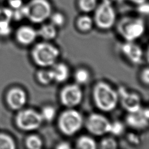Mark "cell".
Here are the masks:
<instances>
[{"mask_svg": "<svg viewBox=\"0 0 149 149\" xmlns=\"http://www.w3.org/2000/svg\"><path fill=\"white\" fill-rule=\"evenodd\" d=\"M51 24L54 26L61 27L62 26L65 22V18L63 14L59 12L54 13L52 15H51Z\"/></svg>", "mask_w": 149, "mask_h": 149, "instance_id": "cell-27", "label": "cell"}, {"mask_svg": "<svg viewBox=\"0 0 149 149\" xmlns=\"http://www.w3.org/2000/svg\"><path fill=\"white\" fill-rule=\"evenodd\" d=\"M26 6V17L34 23H41L51 15V6L47 0H31Z\"/></svg>", "mask_w": 149, "mask_h": 149, "instance_id": "cell-5", "label": "cell"}, {"mask_svg": "<svg viewBox=\"0 0 149 149\" xmlns=\"http://www.w3.org/2000/svg\"><path fill=\"white\" fill-rule=\"evenodd\" d=\"M26 146L29 149H40L42 147L43 142L37 134H31L26 139Z\"/></svg>", "mask_w": 149, "mask_h": 149, "instance_id": "cell-21", "label": "cell"}, {"mask_svg": "<svg viewBox=\"0 0 149 149\" xmlns=\"http://www.w3.org/2000/svg\"><path fill=\"white\" fill-rule=\"evenodd\" d=\"M59 55V49L47 41L37 43L31 51L33 62L41 68L52 66L56 62Z\"/></svg>", "mask_w": 149, "mask_h": 149, "instance_id": "cell-2", "label": "cell"}, {"mask_svg": "<svg viewBox=\"0 0 149 149\" xmlns=\"http://www.w3.org/2000/svg\"><path fill=\"white\" fill-rule=\"evenodd\" d=\"M9 1L10 5L15 9L19 8L23 5L22 0H9Z\"/></svg>", "mask_w": 149, "mask_h": 149, "instance_id": "cell-33", "label": "cell"}, {"mask_svg": "<svg viewBox=\"0 0 149 149\" xmlns=\"http://www.w3.org/2000/svg\"><path fill=\"white\" fill-rule=\"evenodd\" d=\"M79 6L84 12H92L97 7V0H79Z\"/></svg>", "mask_w": 149, "mask_h": 149, "instance_id": "cell-23", "label": "cell"}, {"mask_svg": "<svg viewBox=\"0 0 149 149\" xmlns=\"http://www.w3.org/2000/svg\"><path fill=\"white\" fill-rule=\"evenodd\" d=\"M125 129V125L122 122L119 120H115L111 123V127L109 133L112 134L113 136H119L124 133Z\"/></svg>", "mask_w": 149, "mask_h": 149, "instance_id": "cell-24", "label": "cell"}, {"mask_svg": "<svg viewBox=\"0 0 149 149\" xmlns=\"http://www.w3.org/2000/svg\"><path fill=\"white\" fill-rule=\"evenodd\" d=\"M115 0H103V2L104 3H107V4H110V5H112V3L115 1Z\"/></svg>", "mask_w": 149, "mask_h": 149, "instance_id": "cell-36", "label": "cell"}, {"mask_svg": "<svg viewBox=\"0 0 149 149\" xmlns=\"http://www.w3.org/2000/svg\"><path fill=\"white\" fill-rule=\"evenodd\" d=\"M93 99L97 108L101 111H113L119 102L118 91L105 81L97 82L93 88Z\"/></svg>", "mask_w": 149, "mask_h": 149, "instance_id": "cell-1", "label": "cell"}, {"mask_svg": "<svg viewBox=\"0 0 149 149\" xmlns=\"http://www.w3.org/2000/svg\"><path fill=\"white\" fill-rule=\"evenodd\" d=\"M117 31L125 41H134L143 35L145 24L140 18L124 17L118 22Z\"/></svg>", "mask_w": 149, "mask_h": 149, "instance_id": "cell-4", "label": "cell"}, {"mask_svg": "<svg viewBox=\"0 0 149 149\" xmlns=\"http://www.w3.org/2000/svg\"><path fill=\"white\" fill-rule=\"evenodd\" d=\"M125 121L126 124L132 129L136 130L145 129L148 126V108L141 107L137 111L127 113Z\"/></svg>", "mask_w": 149, "mask_h": 149, "instance_id": "cell-11", "label": "cell"}, {"mask_svg": "<svg viewBox=\"0 0 149 149\" xmlns=\"http://www.w3.org/2000/svg\"><path fill=\"white\" fill-rule=\"evenodd\" d=\"M83 93L80 85L76 83L67 84L63 87L59 93L61 103L67 108H74L83 100Z\"/></svg>", "mask_w": 149, "mask_h": 149, "instance_id": "cell-8", "label": "cell"}, {"mask_svg": "<svg viewBox=\"0 0 149 149\" xmlns=\"http://www.w3.org/2000/svg\"><path fill=\"white\" fill-rule=\"evenodd\" d=\"M36 77L37 81L42 85L47 86L54 81L52 74L50 69L42 68L37 72Z\"/></svg>", "mask_w": 149, "mask_h": 149, "instance_id": "cell-18", "label": "cell"}, {"mask_svg": "<svg viewBox=\"0 0 149 149\" xmlns=\"http://www.w3.org/2000/svg\"><path fill=\"white\" fill-rule=\"evenodd\" d=\"M137 10L138 12L143 15H148L149 12V5L146 2L140 4L138 5Z\"/></svg>", "mask_w": 149, "mask_h": 149, "instance_id": "cell-31", "label": "cell"}, {"mask_svg": "<svg viewBox=\"0 0 149 149\" xmlns=\"http://www.w3.org/2000/svg\"><path fill=\"white\" fill-rule=\"evenodd\" d=\"M10 31L9 22L0 21V34L3 35L8 34Z\"/></svg>", "mask_w": 149, "mask_h": 149, "instance_id": "cell-29", "label": "cell"}, {"mask_svg": "<svg viewBox=\"0 0 149 149\" xmlns=\"http://www.w3.org/2000/svg\"><path fill=\"white\" fill-rule=\"evenodd\" d=\"M43 121H47L48 122H52L54 120L56 116V110L51 105L44 106L40 112Z\"/></svg>", "mask_w": 149, "mask_h": 149, "instance_id": "cell-22", "label": "cell"}, {"mask_svg": "<svg viewBox=\"0 0 149 149\" xmlns=\"http://www.w3.org/2000/svg\"><path fill=\"white\" fill-rule=\"evenodd\" d=\"M27 9L26 5L25 6H22L18 9H16V11L13 12V17H14L16 20H20L24 17H27Z\"/></svg>", "mask_w": 149, "mask_h": 149, "instance_id": "cell-28", "label": "cell"}, {"mask_svg": "<svg viewBox=\"0 0 149 149\" xmlns=\"http://www.w3.org/2000/svg\"><path fill=\"white\" fill-rule=\"evenodd\" d=\"M43 119L40 112L33 109H26L18 112L16 117L17 127L24 131H32L38 129Z\"/></svg>", "mask_w": 149, "mask_h": 149, "instance_id": "cell-6", "label": "cell"}, {"mask_svg": "<svg viewBox=\"0 0 149 149\" xmlns=\"http://www.w3.org/2000/svg\"><path fill=\"white\" fill-rule=\"evenodd\" d=\"M111 123L107 117L99 113H91L84 122L87 131L96 136H101L109 133Z\"/></svg>", "mask_w": 149, "mask_h": 149, "instance_id": "cell-9", "label": "cell"}, {"mask_svg": "<svg viewBox=\"0 0 149 149\" xmlns=\"http://www.w3.org/2000/svg\"><path fill=\"white\" fill-rule=\"evenodd\" d=\"M27 94L24 90L20 88L11 89L7 95V101L9 107L14 109L18 110L23 108L26 104Z\"/></svg>", "mask_w": 149, "mask_h": 149, "instance_id": "cell-13", "label": "cell"}, {"mask_svg": "<svg viewBox=\"0 0 149 149\" xmlns=\"http://www.w3.org/2000/svg\"><path fill=\"white\" fill-rule=\"evenodd\" d=\"M15 148V142L10 136L0 134V149H14Z\"/></svg>", "mask_w": 149, "mask_h": 149, "instance_id": "cell-25", "label": "cell"}, {"mask_svg": "<svg viewBox=\"0 0 149 149\" xmlns=\"http://www.w3.org/2000/svg\"><path fill=\"white\" fill-rule=\"evenodd\" d=\"M54 81L57 83L66 81L70 75V70L68 66L63 62H56L51 66Z\"/></svg>", "mask_w": 149, "mask_h": 149, "instance_id": "cell-15", "label": "cell"}, {"mask_svg": "<svg viewBox=\"0 0 149 149\" xmlns=\"http://www.w3.org/2000/svg\"><path fill=\"white\" fill-rule=\"evenodd\" d=\"M127 140L132 144H138L140 143V139L139 136L134 133H129L127 134Z\"/></svg>", "mask_w": 149, "mask_h": 149, "instance_id": "cell-32", "label": "cell"}, {"mask_svg": "<svg viewBox=\"0 0 149 149\" xmlns=\"http://www.w3.org/2000/svg\"><path fill=\"white\" fill-rule=\"evenodd\" d=\"M82 115L74 108H68L58 116V127L65 136H72L78 133L84 125Z\"/></svg>", "mask_w": 149, "mask_h": 149, "instance_id": "cell-3", "label": "cell"}, {"mask_svg": "<svg viewBox=\"0 0 149 149\" xmlns=\"http://www.w3.org/2000/svg\"><path fill=\"white\" fill-rule=\"evenodd\" d=\"M38 36L45 41H50L54 39L57 35L56 27L51 23L44 24L37 30Z\"/></svg>", "mask_w": 149, "mask_h": 149, "instance_id": "cell-16", "label": "cell"}, {"mask_svg": "<svg viewBox=\"0 0 149 149\" xmlns=\"http://www.w3.org/2000/svg\"><path fill=\"white\" fill-rule=\"evenodd\" d=\"M55 148L58 149H69L71 148L70 144L67 141H62L58 143Z\"/></svg>", "mask_w": 149, "mask_h": 149, "instance_id": "cell-34", "label": "cell"}, {"mask_svg": "<svg viewBox=\"0 0 149 149\" xmlns=\"http://www.w3.org/2000/svg\"><path fill=\"white\" fill-rule=\"evenodd\" d=\"M37 37H38L37 30L29 26H22L16 32L17 41L24 45H29L33 44Z\"/></svg>", "mask_w": 149, "mask_h": 149, "instance_id": "cell-14", "label": "cell"}, {"mask_svg": "<svg viewBox=\"0 0 149 149\" xmlns=\"http://www.w3.org/2000/svg\"><path fill=\"white\" fill-rule=\"evenodd\" d=\"M129 1H130L131 2H132L134 3L138 4V5L144 3V2H146L147 1V0H129Z\"/></svg>", "mask_w": 149, "mask_h": 149, "instance_id": "cell-35", "label": "cell"}, {"mask_svg": "<svg viewBox=\"0 0 149 149\" xmlns=\"http://www.w3.org/2000/svg\"><path fill=\"white\" fill-rule=\"evenodd\" d=\"M94 24L93 19L87 15H83L78 18L76 22L77 29L82 32L90 31Z\"/></svg>", "mask_w": 149, "mask_h": 149, "instance_id": "cell-19", "label": "cell"}, {"mask_svg": "<svg viewBox=\"0 0 149 149\" xmlns=\"http://www.w3.org/2000/svg\"><path fill=\"white\" fill-rule=\"evenodd\" d=\"M94 23L101 30H108L116 22V13L112 5L102 2L95 9Z\"/></svg>", "mask_w": 149, "mask_h": 149, "instance_id": "cell-7", "label": "cell"}, {"mask_svg": "<svg viewBox=\"0 0 149 149\" xmlns=\"http://www.w3.org/2000/svg\"><path fill=\"white\" fill-rule=\"evenodd\" d=\"M76 146L79 149H95L97 148V144L92 137L83 135L77 139Z\"/></svg>", "mask_w": 149, "mask_h": 149, "instance_id": "cell-17", "label": "cell"}, {"mask_svg": "<svg viewBox=\"0 0 149 149\" xmlns=\"http://www.w3.org/2000/svg\"><path fill=\"white\" fill-rule=\"evenodd\" d=\"M74 79L76 84L79 85L85 84L90 79V73L87 69L80 68L75 71L74 73Z\"/></svg>", "mask_w": 149, "mask_h": 149, "instance_id": "cell-20", "label": "cell"}, {"mask_svg": "<svg viewBox=\"0 0 149 149\" xmlns=\"http://www.w3.org/2000/svg\"><path fill=\"white\" fill-rule=\"evenodd\" d=\"M140 78L141 81L145 84L148 86L149 83V69L146 67L143 69L140 73Z\"/></svg>", "mask_w": 149, "mask_h": 149, "instance_id": "cell-30", "label": "cell"}, {"mask_svg": "<svg viewBox=\"0 0 149 149\" xmlns=\"http://www.w3.org/2000/svg\"><path fill=\"white\" fill-rule=\"evenodd\" d=\"M117 91L119 101H120L122 107L127 113L137 111L142 107L141 98L137 93L128 91L123 87H120Z\"/></svg>", "mask_w": 149, "mask_h": 149, "instance_id": "cell-10", "label": "cell"}, {"mask_svg": "<svg viewBox=\"0 0 149 149\" xmlns=\"http://www.w3.org/2000/svg\"><path fill=\"white\" fill-rule=\"evenodd\" d=\"M121 51L124 56L133 64H139L143 61V49L134 41H126L121 46Z\"/></svg>", "mask_w": 149, "mask_h": 149, "instance_id": "cell-12", "label": "cell"}, {"mask_svg": "<svg viewBox=\"0 0 149 149\" xmlns=\"http://www.w3.org/2000/svg\"><path fill=\"white\" fill-rule=\"evenodd\" d=\"M100 147L102 149H115L118 147L116 140L112 137H106L103 138L100 144Z\"/></svg>", "mask_w": 149, "mask_h": 149, "instance_id": "cell-26", "label": "cell"}]
</instances>
